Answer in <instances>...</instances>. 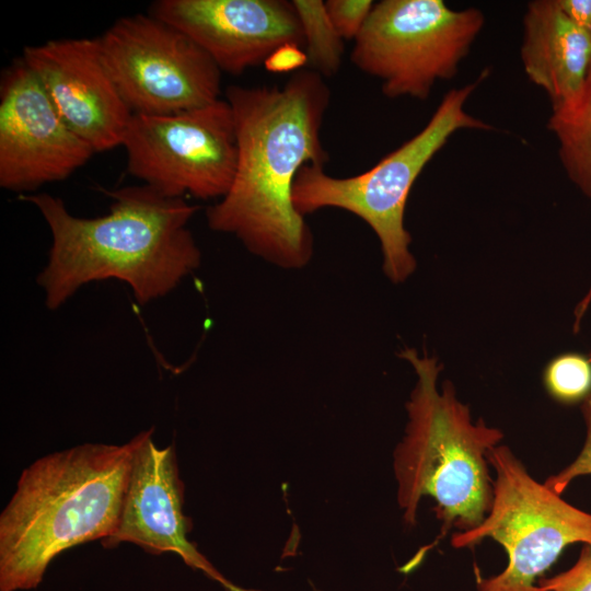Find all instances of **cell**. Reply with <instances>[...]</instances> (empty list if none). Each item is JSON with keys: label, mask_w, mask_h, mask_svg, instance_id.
<instances>
[{"label": "cell", "mask_w": 591, "mask_h": 591, "mask_svg": "<svg viewBox=\"0 0 591 591\" xmlns=\"http://www.w3.org/2000/svg\"><path fill=\"white\" fill-rule=\"evenodd\" d=\"M237 165L229 192L207 208L209 228L234 235L252 254L285 269L304 267L313 235L292 200L299 170L324 166L321 129L331 102L324 78L300 70L281 86L230 85Z\"/></svg>", "instance_id": "1"}, {"label": "cell", "mask_w": 591, "mask_h": 591, "mask_svg": "<svg viewBox=\"0 0 591 591\" xmlns=\"http://www.w3.org/2000/svg\"><path fill=\"white\" fill-rule=\"evenodd\" d=\"M109 212L96 218L73 216L63 200L47 193L20 199L40 212L51 233L46 266L37 283L49 310L59 309L93 281L127 283L139 304L175 289L196 270L201 253L188 229L198 207L148 185L105 192Z\"/></svg>", "instance_id": "2"}, {"label": "cell", "mask_w": 591, "mask_h": 591, "mask_svg": "<svg viewBox=\"0 0 591 591\" xmlns=\"http://www.w3.org/2000/svg\"><path fill=\"white\" fill-rule=\"evenodd\" d=\"M140 440L80 444L22 472L0 514V591L36 588L59 554L115 532Z\"/></svg>", "instance_id": "3"}, {"label": "cell", "mask_w": 591, "mask_h": 591, "mask_svg": "<svg viewBox=\"0 0 591 591\" xmlns=\"http://www.w3.org/2000/svg\"><path fill=\"white\" fill-rule=\"evenodd\" d=\"M399 357L414 369L416 383L406 403L405 434L394 451L397 502L403 519L416 524L422 497L436 501L442 536L465 532L487 515L494 498L487 455L503 433L483 418L475 422L450 381L438 380L443 366L436 356L404 348Z\"/></svg>", "instance_id": "4"}, {"label": "cell", "mask_w": 591, "mask_h": 591, "mask_svg": "<svg viewBox=\"0 0 591 591\" xmlns=\"http://www.w3.org/2000/svg\"><path fill=\"white\" fill-rule=\"evenodd\" d=\"M487 76L485 70L476 81L450 90L419 132L363 173L335 177L322 165L302 166L292 188L297 211L304 217L324 208H338L359 217L380 241L386 277L394 283L405 281L417 265L409 248L412 236L404 225L409 193L453 134L493 128L465 111L468 97Z\"/></svg>", "instance_id": "5"}, {"label": "cell", "mask_w": 591, "mask_h": 591, "mask_svg": "<svg viewBox=\"0 0 591 591\" xmlns=\"http://www.w3.org/2000/svg\"><path fill=\"white\" fill-rule=\"evenodd\" d=\"M495 473L489 512L474 529L451 537L454 548L472 547L485 538L508 555L498 575L477 579V591H544L537 581L568 545H591V513L565 501L533 478L509 447L487 455Z\"/></svg>", "instance_id": "6"}, {"label": "cell", "mask_w": 591, "mask_h": 591, "mask_svg": "<svg viewBox=\"0 0 591 591\" xmlns=\"http://www.w3.org/2000/svg\"><path fill=\"white\" fill-rule=\"evenodd\" d=\"M480 10H453L442 0H382L355 39L350 60L381 82L390 99L427 100L452 79L480 33Z\"/></svg>", "instance_id": "7"}, {"label": "cell", "mask_w": 591, "mask_h": 591, "mask_svg": "<svg viewBox=\"0 0 591 591\" xmlns=\"http://www.w3.org/2000/svg\"><path fill=\"white\" fill-rule=\"evenodd\" d=\"M103 62L132 114L172 115L220 99L221 70L185 33L147 13L97 37Z\"/></svg>", "instance_id": "8"}, {"label": "cell", "mask_w": 591, "mask_h": 591, "mask_svg": "<svg viewBox=\"0 0 591 591\" xmlns=\"http://www.w3.org/2000/svg\"><path fill=\"white\" fill-rule=\"evenodd\" d=\"M121 147L130 175L174 198H222L237 165L234 116L222 99L172 115L132 114Z\"/></svg>", "instance_id": "9"}, {"label": "cell", "mask_w": 591, "mask_h": 591, "mask_svg": "<svg viewBox=\"0 0 591 591\" xmlns=\"http://www.w3.org/2000/svg\"><path fill=\"white\" fill-rule=\"evenodd\" d=\"M96 153L63 121L21 57L0 80V186L31 192L66 179Z\"/></svg>", "instance_id": "10"}, {"label": "cell", "mask_w": 591, "mask_h": 591, "mask_svg": "<svg viewBox=\"0 0 591 591\" xmlns=\"http://www.w3.org/2000/svg\"><path fill=\"white\" fill-rule=\"evenodd\" d=\"M148 13L185 33L232 76L265 65L286 46L304 47L292 1L158 0Z\"/></svg>", "instance_id": "11"}, {"label": "cell", "mask_w": 591, "mask_h": 591, "mask_svg": "<svg viewBox=\"0 0 591 591\" xmlns=\"http://www.w3.org/2000/svg\"><path fill=\"white\" fill-rule=\"evenodd\" d=\"M22 58L63 121L96 153L121 146L132 113L103 62L97 37L26 46Z\"/></svg>", "instance_id": "12"}, {"label": "cell", "mask_w": 591, "mask_h": 591, "mask_svg": "<svg viewBox=\"0 0 591 591\" xmlns=\"http://www.w3.org/2000/svg\"><path fill=\"white\" fill-rule=\"evenodd\" d=\"M153 432L154 428L141 432L117 528L102 544L114 547L126 542L153 555L174 553L228 591H254L224 578L188 540L190 522L183 512L184 486L175 449L173 444L159 448Z\"/></svg>", "instance_id": "13"}, {"label": "cell", "mask_w": 591, "mask_h": 591, "mask_svg": "<svg viewBox=\"0 0 591 591\" xmlns=\"http://www.w3.org/2000/svg\"><path fill=\"white\" fill-rule=\"evenodd\" d=\"M523 69L552 109L573 100L591 68V31L573 24L556 0L529 2L520 49Z\"/></svg>", "instance_id": "14"}, {"label": "cell", "mask_w": 591, "mask_h": 591, "mask_svg": "<svg viewBox=\"0 0 591 591\" xmlns=\"http://www.w3.org/2000/svg\"><path fill=\"white\" fill-rule=\"evenodd\" d=\"M547 128L557 139L568 178L591 199V68L578 95L552 109Z\"/></svg>", "instance_id": "15"}, {"label": "cell", "mask_w": 591, "mask_h": 591, "mask_svg": "<svg viewBox=\"0 0 591 591\" xmlns=\"http://www.w3.org/2000/svg\"><path fill=\"white\" fill-rule=\"evenodd\" d=\"M312 70L324 77L336 74L341 66L344 39L326 13L324 1L293 0Z\"/></svg>", "instance_id": "16"}, {"label": "cell", "mask_w": 591, "mask_h": 591, "mask_svg": "<svg viewBox=\"0 0 591 591\" xmlns=\"http://www.w3.org/2000/svg\"><path fill=\"white\" fill-rule=\"evenodd\" d=\"M543 384L560 404L582 403L591 394V357L580 352L557 355L544 368Z\"/></svg>", "instance_id": "17"}, {"label": "cell", "mask_w": 591, "mask_h": 591, "mask_svg": "<svg viewBox=\"0 0 591 591\" xmlns=\"http://www.w3.org/2000/svg\"><path fill=\"white\" fill-rule=\"evenodd\" d=\"M371 0H326L324 7L336 32L344 40H355L367 22Z\"/></svg>", "instance_id": "18"}, {"label": "cell", "mask_w": 591, "mask_h": 591, "mask_svg": "<svg viewBox=\"0 0 591 591\" xmlns=\"http://www.w3.org/2000/svg\"><path fill=\"white\" fill-rule=\"evenodd\" d=\"M580 408L586 425L583 448L571 464L548 477L544 483L549 489L560 496L576 477L591 475V394L581 403Z\"/></svg>", "instance_id": "19"}, {"label": "cell", "mask_w": 591, "mask_h": 591, "mask_svg": "<svg viewBox=\"0 0 591 591\" xmlns=\"http://www.w3.org/2000/svg\"><path fill=\"white\" fill-rule=\"evenodd\" d=\"M544 591H591V545L584 544L572 567L552 578H541Z\"/></svg>", "instance_id": "20"}, {"label": "cell", "mask_w": 591, "mask_h": 591, "mask_svg": "<svg viewBox=\"0 0 591 591\" xmlns=\"http://www.w3.org/2000/svg\"><path fill=\"white\" fill-rule=\"evenodd\" d=\"M308 61L302 48L286 46L274 53L265 62L268 70L275 72L290 71Z\"/></svg>", "instance_id": "21"}, {"label": "cell", "mask_w": 591, "mask_h": 591, "mask_svg": "<svg viewBox=\"0 0 591 591\" xmlns=\"http://www.w3.org/2000/svg\"><path fill=\"white\" fill-rule=\"evenodd\" d=\"M556 2L573 24L591 31V0H556Z\"/></svg>", "instance_id": "22"}, {"label": "cell", "mask_w": 591, "mask_h": 591, "mask_svg": "<svg viewBox=\"0 0 591 591\" xmlns=\"http://www.w3.org/2000/svg\"><path fill=\"white\" fill-rule=\"evenodd\" d=\"M590 304H591V283L589 286V289L587 290L582 299L578 302L575 309V312H573L575 321H573V326H572L573 333L579 332L580 323L586 312L588 311Z\"/></svg>", "instance_id": "23"}]
</instances>
